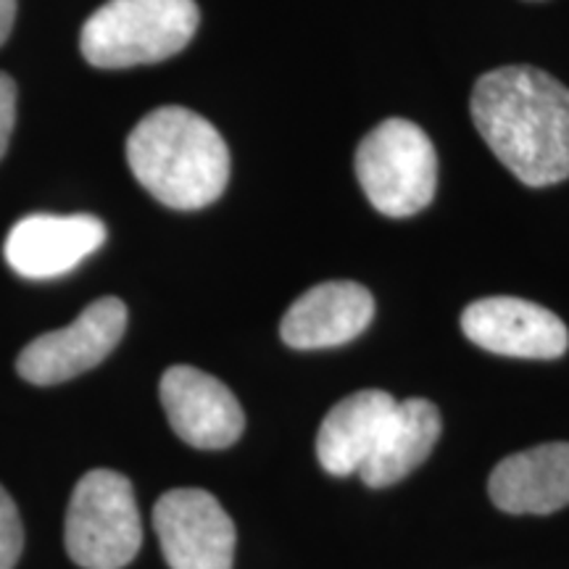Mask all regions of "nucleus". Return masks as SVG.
Returning <instances> with one entry per match:
<instances>
[{"mask_svg":"<svg viewBox=\"0 0 569 569\" xmlns=\"http://www.w3.org/2000/svg\"><path fill=\"white\" fill-rule=\"evenodd\" d=\"M472 119L496 159L530 188L569 177V90L536 67H501L475 82Z\"/></svg>","mask_w":569,"mask_h":569,"instance_id":"1","label":"nucleus"},{"mask_svg":"<svg viewBox=\"0 0 569 569\" xmlns=\"http://www.w3.org/2000/svg\"><path fill=\"white\" fill-rule=\"evenodd\" d=\"M134 180L169 209H203L224 193L230 151L217 127L182 106H161L127 138Z\"/></svg>","mask_w":569,"mask_h":569,"instance_id":"2","label":"nucleus"},{"mask_svg":"<svg viewBox=\"0 0 569 569\" xmlns=\"http://www.w3.org/2000/svg\"><path fill=\"white\" fill-rule=\"evenodd\" d=\"M196 30V0H109L84 21L80 48L92 67L127 69L172 59Z\"/></svg>","mask_w":569,"mask_h":569,"instance_id":"3","label":"nucleus"},{"mask_svg":"<svg viewBox=\"0 0 569 569\" xmlns=\"http://www.w3.org/2000/svg\"><path fill=\"white\" fill-rule=\"evenodd\" d=\"M63 543L82 569H122L138 557L142 525L132 482L111 469H92L71 493Z\"/></svg>","mask_w":569,"mask_h":569,"instance_id":"4","label":"nucleus"},{"mask_svg":"<svg viewBox=\"0 0 569 569\" xmlns=\"http://www.w3.org/2000/svg\"><path fill=\"white\" fill-rule=\"evenodd\" d=\"M356 177L377 211L396 219L411 217L436 196V148L409 119H386L361 140Z\"/></svg>","mask_w":569,"mask_h":569,"instance_id":"5","label":"nucleus"},{"mask_svg":"<svg viewBox=\"0 0 569 569\" xmlns=\"http://www.w3.org/2000/svg\"><path fill=\"white\" fill-rule=\"evenodd\" d=\"M124 330L127 306L113 296L98 298L69 327L34 338L19 353L17 369L32 386H59L101 365Z\"/></svg>","mask_w":569,"mask_h":569,"instance_id":"6","label":"nucleus"},{"mask_svg":"<svg viewBox=\"0 0 569 569\" xmlns=\"http://www.w3.org/2000/svg\"><path fill=\"white\" fill-rule=\"evenodd\" d=\"M153 528L169 569H232L234 525L201 488H174L153 507Z\"/></svg>","mask_w":569,"mask_h":569,"instance_id":"7","label":"nucleus"},{"mask_svg":"<svg viewBox=\"0 0 569 569\" xmlns=\"http://www.w3.org/2000/svg\"><path fill=\"white\" fill-rule=\"evenodd\" d=\"M461 330L475 346L515 359H559L569 348L567 325L553 311L515 296L469 303Z\"/></svg>","mask_w":569,"mask_h":569,"instance_id":"8","label":"nucleus"},{"mask_svg":"<svg viewBox=\"0 0 569 569\" xmlns=\"http://www.w3.org/2000/svg\"><path fill=\"white\" fill-rule=\"evenodd\" d=\"M159 393L169 425L188 446L217 451L243 436V409L217 377L196 367H172L163 372Z\"/></svg>","mask_w":569,"mask_h":569,"instance_id":"9","label":"nucleus"},{"mask_svg":"<svg viewBox=\"0 0 569 569\" xmlns=\"http://www.w3.org/2000/svg\"><path fill=\"white\" fill-rule=\"evenodd\" d=\"M106 243V224L90 213H32L11 227L3 253L27 280H53L80 267Z\"/></svg>","mask_w":569,"mask_h":569,"instance_id":"10","label":"nucleus"},{"mask_svg":"<svg viewBox=\"0 0 569 569\" xmlns=\"http://www.w3.org/2000/svg\"><path fill=\"white\" fill-rule=\"evenodd\" d=\"M375 317V298L365 284L336 280L306 290L282 317L280 336L290 348H332L367 330Z\"/></svg>","mask_w":569,"mask_h":569,"instance_id":"11","label":"nucleus"},{"mask_svg":"<svg viewBox=\"0 0 569 569\" xmlns=\"http://www.w3.org/2000/svg\"><path fill=\"white\" fill-rule=\"evenodd\" d=\"M488 493L507 515H551L569 507V443H543L507 457Z\"/></svg>","mask_w":569,"mask_h":569,"instance_id":"12","label":"nucleus"},{"mask_svg":"<svg viewBox=\"0 0 569 569\" xmlns=\"http://www.w3.org/2000/svg\"><path fill=\"white\" fill-rule=\"evenodd\" d=\"M396 403L386 390H359L338 401L322 419L317 436V459L325 472L336 478L359 472L372 457Z\"/></svg>","mask_w":569,"mask_h":569,"instance_id":"13","label":"nucleus"},{"mask_svg":"<svg viewBox=\"0 0 569 569\" xmlns=\"http://www.w3.org/2000/svg\"><path fill=\"white\" fill-rule=\"evenodd\" d=\"M440 438V411L425 398L398 401L372 457L359 469L367 486L386 488L403 480L430 457Z\"/></svg>","mask_w":569,"mask_h":569,"instance_id":"14","label":"nucleus"},{"mask_svg":"<svg viewBox=\"0 0 569 569\" xmlns=\"http://www.w3.org/2000/svg\"><path fill=\"white\" fill-rule=\"evenodd\" d=\"M24 546V530L13 498L0 486V569H13Z\"/></svg>","mask_w":569,"mask_h":569,"instance_id":"15","label":"nucleus"},{"mask_svg":"<svg viewBox=\"0 0 569 569\" xmlns=\"http://www.w3.org/2000/svg\"><path fill=\"white\" fill-rule=\"evenodd\" d=\"M13 124H17V84L9 74H0V159L9 148Z\"/></svg>","mask_w":569,"mask_h":569,"instance_id":"16","label":"nucleus"},{"mask_svg":"<svg viewBox=\"0 0 569 569\" xmlns=\"http://www.w3.org/2000/svg\"><path fill=\"white\" fill-rule=\"evenodd\" d=\"M13 19H17V0H0V46L11 34Z\"/></svg>","mask_w":569,"mask_h":569,"instance_id":"17","label":"nucleus"}]
</instances>
